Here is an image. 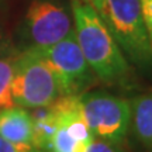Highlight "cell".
Here are the masks:
<instances>
[{
  "label": "cell",
  "instance_id": "6da1fadb",
  "mask_svg": "<svg viewBox=\"0 0 152 152\" xmlns=\"http://www.w3.org/2000/svg\"><path fill=\"white\" fill-rule=\"evenodd\" d=\"M75 20V34L85 59L99 80L127 86L132 77V69L109 28L87 0H71Z\"/></svg>",
  "mask_w": 152,
  "mask_h": 152
},
{
  "label": "cell",
  "instance_id": "7a4b0ae2",
  "mask_svg": "<svg viewBox=\"0 0 152 152\" xmlns=\"http://www.w3.org/2000/svg\"><path fill=\"white\" fill-rule=\"evenodd\" d=\"M109 28L128 62L152 71V45L142 20L140 0H87Z\"/></svg>",
  "mask_w": 152,
  "mask_h": 152
},
{
  "label": "cell",
  "instance_id": "3957f363",
  "mask_svg": "<svg viewBox=\"0 0 152 152\" xmlns=\"http://www.w3.org/2000/svg\"><path fill=\"white\" fill-rule=\"evenodd\" d=\"M11 93L17 107L26 110L48 107L61 96L54 73L38 49L27 48L16 55Z\"/></svg>",
  "mask_w": 152,
  "mask_h": 152
},
{
  "label": "cell",
  "instance_id": "277c9868",
  "mask_svg": "<svg viewBox=\"0 0 152 152\" xmlns=\"http://www.w3.org/2000/svg\"><path fill=\"white\" fill-rule=\"evenodd\" d=\"M82 118L93 137L121 144L131 125L130 100L104 92H86L77 96Z\"/></svg>",
  "mask_w": 152,
  "mask_h": 152
},
{
  "label": "cell",
  "instance_id": "5b68a950",
  "mask_svg": "<svg viewBox=\"0 0 152 152\" xmlns=\"http://www.w3.org/2000/svg\"><path fill=\"white\" fill-rule=\"evenodd\" d=\"M39 52L54 73L61 96L77 97L99 80L82 54L75 30L59 42Z\"/></svg>",
  "mask_w": 152,
  "mask_h": 152
},
{
  "label": "cell",
  "instance_id": "8992f818",
  "mask_svg": "<svg viewBox=\"0 0 152 152\" xmlns=\"http://www.w3.org/2000/svg\"><path fill=\"white\" fill-rule=\"evenodd\" d=\"M72 30L69 13L54 0H34L24 17L28 48L47 49L59 42Z\"/></svg>",
  "mask_w": 152,
  "mask_h": 152
},
{
  "label": "cell",
  "instance_id": "52a82bcc",
  "mask_svg": "<svg viewBox=\"0 0 152 152\" xmlns=\"http://www.w3.org/2000/svg\"><path fill=\"white\" fill-rule=\"evenodd\" d=\"M0 137L18 145L33 147V117L26 109L11 107L0 111ZM34 148V147H33Z\"/></svg>",
  "mask_w": 152,
  "mask_h": 152
},
{
  "label": "cell",
  "instance_id": "ba28073f",
  "mask_svg": "<svg viewBox=\"0 0 152 152\" xmlns=\"http://www.w3.org/2000/svg\"><path fill=\"white\" fill-rule=\"evenodd\" d=\"M130 104L134 135L141 144L152 148V93L137 96Z\"/></svg>",
  "mask_w": 152,
  "mask_h": 152
},
{
  "label": "cell",
  "instance_id": "9c48e42d",
  "mask_svg": "<svg viewBox=\"0 0 152 152\" xmlns=\"http://www.w3.org/2000/svg\"><path fill=\"white\" fill-rule=\"evenodd\" d=\"M14 65H16V55L0 58V111L16 107L11 93Z\"/></svg>",
  "mask_w": 152,
  "mask_h": 152
},
{
  "label": "cell",
  "instance_id": "30bf717a",
  "mask_svg": "<svg viewBox=\"0 0 152 152\" xmlns=\"http://www.w3.org/2000/svg\"><path fill=\"white\" fill-rule=\"evenodd\" d=\"M83 152H124V149L120 147V144L93 137L92 141L85 147Z\"/></svg>",
  "mask_w": 152,
  "mask_h": 152
},
{
  "label": "cell",
  "instance_id": "8fae6325",
  "mask_svg": "<svg viewBox=\"0 0 152 152\" xmlns=\"http://www.w3.org/2000/svg\"><path fill=\"white\" fill-rule=\"evenodd\" d=\"M140 4H141L142 20H144L148 37L152 45V0H140Z\"/></svg>",
  "mask_w": 152,
  "mask_h": 152
},
{
  "label": "cell",
  "instance_id": "7c38bea8",
  "mask_svg": "<svg viewBox=\"0 0 152 152\" xmlns=\"http://www.w3.org/2000/svg\"><path fill=\"white\" fill-rule=\"evenodd\" d=\"M35 148L30 145H18L14 142H10L0 137V152H34Z\"/></svg>",
  "mask_w": 152,
  "mask_h": 152
},
{
  "label": "cell",
  "instance_id": "4fadbf2b",
  "mask_svg": "<svg viewBox=\"0 0 152 152\" xmlns=\"http://www.w3.org/2000/svg\"><path fill=\"white\" fill-rule=\"evenodd\" d=\"M0 49H1V33H0Z\"/></svg>",
  "mask_w": 152,
  "mask_h": 152
},
{
  "label": "cell",
  "instance_id": "5bb4252c",
  "mask_svg": "<svg viewBox=\"0 0 152 152\" xmlns=\"http://www.w3.org/2000/svg\"><path fill=\"white\" fill-rule=\"evenodd\" d=\"M34 152H49V151H39V149H35Z\"/></svg>",
  "mask_w": 152,
  "mask_h": 152
}]
</instances>
